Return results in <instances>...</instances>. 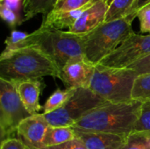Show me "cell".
I'll return each instance as SVG.
<instances>
[{
  "label": "cell",
  "mask_w": 150,
  "mask_h": 149,
  "mask_svg": "<svg viewBox=\"0 0 150 149\" xmlns=\"http://www.w3.org/2000/svg\"><path fill=\"white\" fill-rule=\"evenodd\" d=\"M108 1H109V2H110V1H111V0H108Z\"/></svg>",
  "instance_id": "33"
},
{
  "label": "cell",
  "mask_w": 150,
  "mask_h": 149,
  "mask_svg": "<svg viewBox=\"0 0 150 149\" xmlns=\"http://www.w3.org/2000/svg\"><path fill=\"white\" fill-rule=\"evenodd\" d=\"M49 126L43 113L32 115L18 127L17 136L29 149H47L43 144L46 131Z\"/></svg>",
  "instance_id": "10"
},
{
  "label": "cell",
  "mask_w": 150,
  "mask_h": 149,
  "mask_svg": "<svg viewBox=\"0 0 150 149\" xmlns=\"http://www.w3.org/2000/svg\"><path fill=\"white\" fill-rule=\"evenodd\" d=\"M83 35L40 26V28L29 33L19 48L26 47L39 48L49 56L62 70L69 60L83 56Z\"/></svg>",
  "instance_id": "3"
},
{
  "label": "cell",
  "mask_w": 150,
  "mask_h": 149,
  "mask_svg": "<svg viewBox=\"0 0 150 149\" xmlns=\"http://www.w3.org/2000/svg\"><path fill=\"white\" fill-rule=\"evenodd\" d=\"M142 102H105L88 112L73 126L75 132L103 133L127 137L138 121Z\"/></svg>",
  "instance_id": "1"
},
{
  "label": "cell",
  "mask_w": 150,
  "mask_h": 149,
  "mask_svg": "<svg viewBox=\"0 0 150 149\" xmlns=\"http://www.w3.org/2000/svg\"><path fill=\"white\" fill-rule=\"evenodd\" d=\"M76 134L88 149H124L128 137L103 133L76 132Z\"/></svg>",
  "instance_id": "12"
},
{
  "label": "cell",
  "mask_w": 150,
  "mask_h": 149,
  "mask_svg": "<svg viewBox=\"0 0 150 149\" xmlns=\"http://www.w3.org/2000/svg\"><path fill=\"white\" fill-rule=\"evenodd\" d=\"M136 16L139 18L141 32L150 34V4L139 9Z\"/></svg>",
  "instance_id": "24"
},
{
  "label": "cell",
  "mask_w": 150,
  "mask_h": 149,
  "mask_svg": "<svg viewBox=\"0 0 150 149\" xmlns=\"http://www.w3.org/2000/svg\"><path fill=\"white\" fill-rule=\"evenodd\" d=\"M30 116L19 97L15 82L0 77L1 141L13 138L20 123Z\"/></svg>",
  "instance_id": "6"
},
{
  "label": "cell",
  "mask_w": 150,
  "mask_h": 149,
  "mask_svg": "<svg viewBox=\"0 0 150 149\" xmlns=\"http://www.w3.org/2000/svg\"><path fill=\"white\" fill-rule=\"evenodd\" d=\"M146 133H132L128 135L124 149H150L149 147V136Z\"/></svg>",
  "instance_id": "21"
},
{
  "label": "cell",
  "mask_w": 150,
  "mask_h": 149,
  "mask_svg": "<svg viewBox=\"0 0 150 149\" xmlns=\"http://www.w3.org/2000/svg\"><path fill=\"white\" fill-rule=\"evenodd\" d=\"M148 4H150V0H140L139 2V6H138V10L148 5ZM137 12V11H136Z\"/></svg>",
  "instance_id": "29"
},
{
  "label": "cell",
  "mask_w": 150,
  "mask_h": 149,
  "mask_svg": "<svg viewBox=\"0 0 150 149\" xmlns=\"http://www.w3.org/2000/svg\"><path fill=\"white\" fill-rule=\"evenodd\" d=\"M67 149H88L84 143L76 136L74 140L67 143Z\"/></svg>",
  "instance_id": "28"
},
{
  "label": "cell",
  "mask_w": 150,
  "mask_h": 149,
  "mask_svg": "<svg viewBox=\"0 0 150 149\" xmlns=\"http://www.w3.org/2000/svg\"><path fill=\"white\" fill-rule=\"evenodd\" d=\"M29 33L17 31V30H12L10 36L6 38L4 43H5V48L3 51V54H9L11 52H13L15 50H18L20 47V45L22 42L28 37Z\"/></svg>",
  "instance_id": "20"
},
{
  "label": "cell",
  "mask_w": 150,
  "mask_h": 149,
  "mask_svg": "<svg viewBox=\"0 0 150 149\" xmlns=\"http://www.w3.org/2000/svg\"><path fill=\"white\" fill-rule=\"evenodd\" d=\"M60 1H61V0H59V2H60ZM59 2H58V3H59ZM58 3H57V4H58Z\"/></svg>",
  "instance_id": "32"
},
{
  "label": "cell",
  "mask_w": 150,
  "mask_h": 149,
  "mask_svg": "<svg viewBox=\"0 0 150 149\" xmlns=\"http://www.w3.org/2000/svg\"><path fill=\"white\" fill-rule=\"evenodd\" d=\"M76 137V132L72 127L49 126L46 131L43 144L47 148L56 147L66 144L74 140Z\"/></svg>",
  "instance_id": "15"
},
{
  "label": "cell",
  "mask_w": 150,
  "mask_h": 149,
  "mask_svg": "<svg viewBox=\"0 0 150 149\" xmlns=\"http://www.w3.org/2000/svg\"><path fill=\"white\" fill-rule=\"evenodd\" d=\"M14 82L17 85L19 97L27 112L31 116L38 114L42 110L39 102L41 90V82L39 79Z\"/></svg>",
  "instance_id": "13"
},
{
  "label": "cell",
  "mask_w": 150,
  "mask_h": 149,
  "mask_svg": "<svg viewBox=\"0 0 150 149\" xmlns=\"http://www.w3.org/2000/svg\"><path fill=\"white\" fill-rule=\"evenodd\" d=\"M132 133H150V101L142 104L141 115Z\"/></svg>",
  "instance_id": "19"
},
{
  "label": "cell",
  "mask_w": 150,
  "mask_h": 149,
  "mask_svg": "<svg viewBox=\"0 0 150 149\" xmlns=\"http://www.w3.org/2000/svg\"><path fill=\"white\" fill-rule=\"evenodd\" d=\"M140 0H111L105 22L126 18L136 14Z\"/></svg>",
  "instance_id": "14"
},
{
  "label": "cell",
  "mask_w": 150,
  "mask_h": 149,
  "mask_svg": "<svg viewBox=\"0 0 150 149\" xmlns=\"http://www.w3.org/2000/svg\"><path fill=\"white\" fill-rule=\"evenodd\" d=\"M23 2H24V0H23Z\"/></svg>",
  "instance_id": "35"
},
{
  "label": "cell",
  "mask_w": 150,
  "mask_h": 149,
  "mask_svg": "<svg viewBox=\"0 0 150 149\" xmlns=\"http://www.w3.org/2000/svg\"><path fill=\"white\" fill-rule=\"evenodd\" d=\"M0 149H29L18 138H10L1 141Z\"/></svg>",
  "instance_id": "26"
},
{
  "label": "cell",
  "mask_w": 150,
  "mask_h": 149,
  "mask_svg": "<svg viewBox=\"0 0 150 149\" xmlns=\"http://www.w3.org/2000/svg\"><path fill=\"white\" fill-rule=\"evenodd\" d=\"M1 4L5 5L7 8L17 13L18 15H20V10L23 9V0H3L1 1Z\"/></svg>",
  "instance_id": "27"
},
{
  "label": "cell",
  "mask_w": 150,
  "mask_h": 149,
  "mask_svg": "<svg viewBox=\"0 0 150 149\" xmlns=\"http://www.w3.org/2000/svg\"><path fill=\"white\" fill-rule=\"evenodd\" d=\"M0 15L3 20L9 25L11 28H15L17 25L23 23V18L18 15L4 4H0Z\"/></svg>",
  "instance_id": "23"
},
{
  "label": "cell",
  "mask_w": 150,
  "mask_h": 149,
  "mask_svg": "<svg viewBox=\"0 0 150 149\" xmlns=\"http://www.w3.org/2000/svg\"><path fill=\"white\" fill-rule=\"evenodd\" d=\"M132 100L142 103L150 101V73L137 76L134 83Z\"/></svg>",
  "instance_id": "18"
},
{
  "label": "cell",
  "mask_w": 150,
  "mask_h": 149,
  "mask_svg": "<svg viewBox=\"0 0 150 149\" xmlns=\"http://www.w3.org/2000/svg\"><path fill=\"white\" fill-rule=\"evenodd\" d=\"M96 65L88 61L83 56L69 60L62 68L60 79L66 88L90 89Z\"/></svg>",
  "instance_id": "9"
},
{
  "label": "cell",
  "mask_w": 150,
  "mask_h": 149,
  "mask_svg": "<svg viewBox=\"0 0 150 149\" xmlns=\"http://www.w3.org/2000/svg\"><path fill=\"white\" fill-rule=\"evenodd\" d=\"M47 149H67V143H66V144H63V145L56 146V147H51V148H47Z\"/></svg>",
  "instance_id": "30"
},
{
  "label": "cell",
  "mask_w": 150,
  "mask_h": 149,
  "mask_svg": "<svg viewBox=\"0 0 150 149\" xmlns=\"http://www.w3.org/2000/svg\"><path fill=\"white\" fill-rule=\"evenodd\" d=\"M1 1H3V0H1Z\"/></svg>",
  "instance_id": "34"
},
{
  "label": "cell",
  "mask_w": 150,
  "mask_h": 149,
  "mask_svg": "<svg viewBox=\"0 0 150 149\" xmlns=\"http://www.w3.org/2000/svg\"><path fill=\"white\" fill-rule=\"evenodd\" d=\"M76 89L66 88L65 90L57 89L46 101L43 106V113L48 114L63 107L68 101L74 96Z\"/></svg>",
  "instance_id": "17"
},
{
  "label": "cell",
  "mask_w": 150,
  "mask_h": 149,
  "mask_svg": "<svg viewBox=\"0 0 150 149\" xmlns=\"http://www.w3.org/2000/svg\"><path fill=\"white\" fill-rule=\"evenodd\" d=\"M105 100L98 96L91 89H76L74 96L61 109L44 114L51 126L72 127L88 112L105 104Z\"/></svg>",
  "instance_id": "7"
},
{
  "label": "cell",
  "mask_w": 150,
  "mask_h": 149,
  "mask_svg": "<svg viewBox=\"0 0 150 149\" xmlns=\"http://www.w3.org/2000/svg\"><path fill=\"white\" fill-rule=\"evenodd\" d=\"M54 61L39 48L22 47L0 56V77L10 81L38 80L50 76L60 78Z\"/></svg>",
  "instance_id": "2"
},
{
  "label": "cell",
  "mask_w": 150,
  "mask_h": 149,
  "mask_svg": "<svg viewBox=\"0 0 150 149\" xmlns=\"http://www.w3.org/2000/svg\"><path fill=\"white\" fill-rule=\"evenodd\" d=\"M109 7L108 0H98L83 12L76 23L68 30L76 35H86L105 22Z\"/></svg>",
  "instance_id": "11"
},
{
  "label": "cell",
  "mask_w": 150,
  "mask_h": 149,
  "mask_svg": "<svg viewBox=\"0 0 150 149\" xmlns=\"http://www.w3.org/2000/svg\"><path fill=\"white\" fill-rule=\"evenodd\" d=\"M149 54L150 34H139L134 32L99 64L110 68H126Z\"/></svg>",
  "instance_id": "8"
},
{
  "label": "cell",
  "mask_w": 150,
  "mask_h": 149,
  "mask_svg": "<svg viewBox=\"0 0 150 149\" xmlns=\"http://www.w3.org/2000/svg\"><path fill=\"white\" fill-rule=\"evenodd\" d=\"M148 142H149V148H150V135L149 136V140H148Z\"/></svg>",
  "instance_id": "31"
},
{
  "label": "cell",
  "mask_w": 150,
  "mask_h": 149,
  "mask_svg": "<svg viewBox=\"0 0 150 149\" xmlns=\"http://www.w3.org/2000/svg\"><path fill=\"white\" fill-rule=\"evenodd\" d=\"M59 0H24L23 2V22L33 17L43 14L47 15L56 6Z\"/></svg>",
  "instance_id": "16"
},
{
  "label": "cell",
  "mask_w": 150,
  "mask_h": 149,
  "mask_svg": "<svg viewBox=\"0 0 150 149\" xmlns=\"http://www.w3.org/2000/svg\"><path fill=\"white\" fill-rule=\"evenodd\" d=\"M127 68L133 69L138 74V76L150 73V54L143 57L142 59L137 61L136 62L129 66Z\"/></svg>",
  "instance_id": "25"
},
{
  "label": "cell",
  "mask_w": 150,
  "mask_h": 149,
  "mask_svg": "<svg viewBox=\"0 0 150 149\" xmlns=\"http://www.w3.org/2000/svg\"><path fill=\"white\" fill-rule=\"evenodd\" d=\"M136 14L126 18L105 22L90 33L83 35V57L94 65L113 52L134 30L132 23Z\"/></svg>",
  "instance_id": "4"
},
{
  "label": "cell",
  "mask_w": 150,
  "mask_h": 149,
  "mask_svg": "<svg viewBox=\"0 0 150 149\" xmlns=\"http://www.w3.org/2000/svg\"><path fill=\"white\" fill-rule=\"evenodd\" d=\"M97 1L98 0H61L56 4L54 10L57 11H73V10L80 9L82 7L89 5Z\"/></svg>",
  "instance_id": "22"
},
{
  "label": "cell",
  "mask_w": 150,
  "mask_h": 149,
  "mask_svg": "<svg viewBox=\"0 0 150 149\" xmlns=\"http://www.w3.org/2000/svg\"><path fill=\"white\" fill-rule=\"evenodd\" d=\"M138 74L130 68H115L96 65L90 89L110 103H127L132 100L134 83Z\"/></svg>",
  "instance_id": "5"
}]
</instances>
